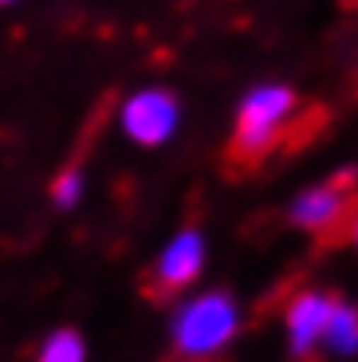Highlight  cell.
Masks as SVG:
<instances>
[{
    "label": "cell",
    "instance_id": "obj_11",
    "mask_svg": "<svg viewBox=\"0 0 358 362\" xmlns=\"http://www.w3.org/2000/svg\"><path fill=\"white\" fill-rule=\"evenodd\" d=\"M4 4H16V0H0V8H4Z\"/></svg>",
    "mask_w": 358,
    "mask_h": 362
},
{
    "label": "cell",
    "instance_id": "obj_7",
    "mask_svg": "<svg viewBox=\"0 0 358 362\" xmlns=\"http://www.w3.org/2000/svg\"><path fill=\"white\" fill-rule=\"evenodd\" d=\"M323 343L335 354H354L358 351V308L335 303L331 319H327V331H323Z\"/></svg>",
    "mask_w": 358,
    "mask_h": 362
},
{
    "label": "cell",
    "instance_id": "obj_6",
    "mask_svg": "<svg viewBox=\"0 0 358 362\" xmlns=\"http://www.w3.org/2000/svg\"><path fill=\"white\" fill-rule=\"evenodd\" d=\"M347 213V185L327 181V185H311L291 201V225L307 228V233H323Z\"/></svg>",
    "mask_w": 358,
    "mask_h": 362
},
{
    "label": "cell",
    "instance_id": "obj_5",
    "mask_svg": "<svg viewBox=\"0 0 358 362\" xmlns=\"http://www.w3.org/2000/svg\"><path fill=\"white\" fill-rule=\"evenodd\" d=\"M335 303L339 299L327 296V291H299L284 311V331H287V346L296 358H307L315 346L323 343V331H327V319H331Z\"/></svg>",
    "mask_w": 358,
    "mask_h": 362
},
{
    "label": "cell",
    "instance_id": "obj_2",
    "mask_svg": "<svg viewBox=\"0 0 358 362\" xmlns=\"http://www.w3.org/2000/svg\"><path fill=\"white\" fill-rule=\"evenodd\" d=\"M296 115V95L291 87L279 83H260L241 99L236 110V130H233V150L241 158H260L268 154L272 146L279 142L284 127Z\"/></svg>",
    "mask_w": 358,
    "mask_h": 362
},
{
    "label": "cell",
    "instance_id": "obj_4",
    "mask_svg": "<svg viewBox=\"0 0 358 362\" xmlns=\"http://www.w3.org/2000/svg\"><path fill=\"white\" fill-rule=\"evenodd\" d=\"M205 236L197 228H181L161 245L154 260V288L158 291H185L205 268Z\"/></svg>",
    "mask_w": 358,
    "mask_h": 362
},
{
    "label": "cell",
    "instance_id": "obj_8",
    "mask_svg": "<svg viewBox=\"0 0 358 362\" xmlns=\"http://www.w3.org/2000/svg\"><path fill=\"white\" fill-rule=\"evenodd\" d=\"M36 362H87V343H83L79 331L59 327V331H52V335L40 343Z\"/></svg>",
    "mask_w": 358,
    "mask_h": 362
},
{
    "label": "cell",
    "instance_id": "obj_3",
    "mask_svg": "<svg viewBox=\"0 0 358 362\" xmlns=\"http://www.w3.org/2000/svg\"><path fill=\"white\" fill-rule=\"evenodd\" d=\"M181 122V107L170 90L161 87H142L118 110V127L134 146H166L178 134Z\"/></svg>",
    "mask_w": 358,
    "mask_h": 362
},
{
    "label": "cell",
    "instance_id": "obj_1",
    "mask_svg": "<svg viewBox=\"0 0 358 362\" xmlns=\"http://www.w3.org/2000/svg\"><path fill=\"white\" fill-rule=\"evenodd\" d=\"M241 331V308L229 291H193L170 315V346L181 362H209Z\"/></svg>",
    "mask_w": 358,
    "mask_h": 362
},
{
    "label": "cell",
    "instance_id": "obj_10",
    "mask_svg": "<svg viewBox=\"0 0 358 362\" xmlns=\"http://www.w3.org/2000/svg\"><path fill=\"white\" fill-rule=\"evenodd\" d=\"M350 233H354V245H358V217H354V228H350Z\"/></svg>",
    "mask_w": 358,
    "mask_h": 362
},
{
    "label": "cell",
    "instance_id": "obj_9",
    "mask_svg": "<svg viewBox=\"0 0 358 362\" xmlns=\"http://www.w3.org/2000/svg\"><path fill=\"white\" fill-rule=\"evenodd\" d=\"M83 193H87V177H83L79 165L63 170L59 177L52 181V201H55V209H75V205L83 201Z\"/></svg>",
    "mask_w": 358,
    "mask_h": 362
}]
</instances>
